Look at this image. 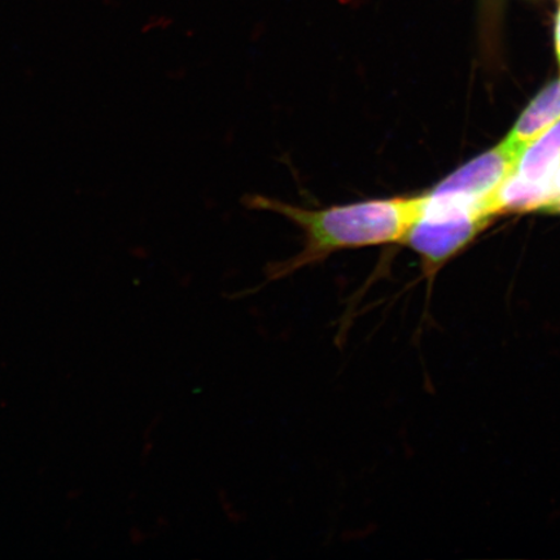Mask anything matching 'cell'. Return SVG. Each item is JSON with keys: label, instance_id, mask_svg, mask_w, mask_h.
Returning a JSON list of instances; mask_svg holds the SVG:
<instances>
[{"label": "cell", "instance_id": "obj_1", "mask_svg": "<svg viewBox=\"0 0 560 560\" xmlns=\"http://www.w3.org/2000/svg\"><path fill=\"white\" fill-rule=\"evenodd\" d=\"M248 207L282 215L304 233L303 249L266 269V283H270L324 262L342 250L404 243L418 219L422 196L368 199L310 209L256 195L248 198Z\"/></svg>", "mask_w": 560, "mask_h": 560}, {"label": "cell", "instance_id": "obj_2", "mask_svg": "<svg viewBox=\"0 0 560 560\" xmlns=\"http://www.w3.org/2000/svg\"><path fill=\"white\" fill-rule=\"evenodd\" d=\"M488 208L450 196H422L418 219L405 237L412 249L423 257L425 268L432 272L478 233L490 219Z\"/></svg>", "mask_w": 560, "mask_h": 560}, {"label": "cell", "instance_id": "obj_3", "mask_svg": "<svg viewBox=\"0 0 560 560\" xmlns=\"http://www.w3.org/2000/svg\"><path fill=\"white\" fill-rule=\"evenodd\" d=\"M522 156L521 151L503 140L494 150L441 182L432 194L489 205L490 196L516 172Z\"/></svg>", "mask_w": 560, "mask_h": 560}, {"label": "cell", "instance_id": "obj_4", "mask_svg": "<svg viewBox=\"0 0 560 560\" xmlns=\"http://www.w3.org/2000/svg\"><path fill=\"white\" fill-rule=\"evenodd\" d=\"M560 120V80L535 97L511 130L505 142L524 153L528 147Z\"/></svg>", "mask_w": 560, "mask_h": 560}, {"label": "cell", "instance_id": "obj_5", "mask_svg": "<svg viewBox=\"0 0 560 560\" xmlns=\"http://www.w3.org/2000/svg\"><path fill=\"white\" fill-rule=\"evenodd\" d=\"M560 167V120L524 151L516 174L536 184H555Z\"/></svg>", "mask_w": 560, "mask_h": 560}, {"label": "cell", "instance_id": "obj_6", "mask_svg": "<svg viewBox=\"0 0 560 560\" xmlns=\"http://www.w3.org/2000/svg\"><path fill=\"white\" fill-rule=\"evenodd\" d=\"M555 184H536L516 174L503 184L490 198V212H522L542 209L556 195Z\"/></svg>", "mask_w": 560, "mask_h": 560}, {"label": "cell", "instance_id": "obj_7", "mask_svg": "<svg viewBox=\"0 0 560 560\" xmlns=\"http://www.w3.org/2000/svg\"><path fill=\"white\" fill-rule=\"evenodd\" d=\"M542 209L551 213H560V192H556L552 199Z\"/></svg>", "mask_w": 560, "mask_h": 560}, {"label": "cell", "instance_id": "obj_8", "mask_svg": "<svg viewBox=\"0 0 560 560\" xmlns=\"http://www.w3.org/2000/svg\"><path fill=\"white\" fill-rule=\"evenodd\" d=\"M556 46H557V52H558V58H559V62H560V7H559L557 23H556Z\"/></svg>", "mask_w": 560, "mask_h": 560}]
</instances>
